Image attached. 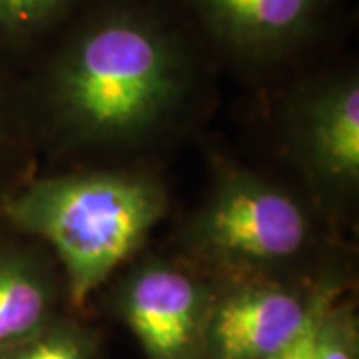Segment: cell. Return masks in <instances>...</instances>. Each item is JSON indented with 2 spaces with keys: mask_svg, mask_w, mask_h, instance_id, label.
Listing matches in <instances>:
<instances>
[{
  "mask_svg": "<svg viewBox=\"0 0 359 359\" xmlns=\"http://www.w3.org/2000/svg\"><path fill=\"white\" fill-rule=\"evenodd\" d=\"M308 240L306 210L282 188L245 174L224 180L196 219L198 245L228 264H280Z\"/></svg>",
  "mask_w": 359,
  "mask_h": 359,
  "instance_id": "3957f363",
  "label": "cell"
},
{
  "mask_svg": "<svg viewBox=\"0 0 359 359\" xmlns=\"http://www.w3.org/2000/svg\"><path fill=\"white\" fill-rule=\"evenodd\" d=\"M0 359H92V346L74 325L44 323L32 335L0 349Z\"/></svg>",
  "mask_w": 359,
  "mask_h": 359,
  "instance_id": "30bf717a",
  "label": "cell"
},
{
  "mask_svg": "<svg viewBox=\"0 0 359 359\" xmlns=\"http://www.w3.org/2000/svg\"><path fill=\"white\" fill-rule=\"evenodd\" d=\"M164 212L162 188L128 172L39 180L6 204L16 228L52 245L76 308L140 248Z\"/></svg>",
  "mask_w": 359,
  "mask_h": 359,
  "instance_id": "7a4b0ae2",
  "label": "cell"
},
{
  "mask_svg": "<svg viewBox=\"0 0 359 359\" xmlns=\"http://www.w3.org/2000/svg\"><path fill=\"white\" fill-rule=\"evenodd\" d=\"M194 34L176 0H92L46 52L48 100L80 138L142 136L192 86Z\"/></svg>",
  "mask_w": 359,
  "mask_h": 359,
  "instance_id": "6da1fadb",
  "label": "cell"
},
{
  "mask_svg": "<svg viewBox=\"0 0 359 359\" xmlns=\"http://www.w3.org/2000/svg\"><path fill=\"white\" fill-rule=\"evenodd\" d=\"M92 0H0V40L13 46L48 44Z\"/></svg>",
  "mask_w": 359,
  "mask_h": 359,
  "instance_id": "9c48e42d",
  "label": "cell"
},
{
  "mask_svg": "<svg viewBox=\"0 0 359 359\" xmlns=\"http://www.w3.org/2000/svg\"><path fill=\"white\" fill-rule=\"evenodd\" d=\"M302 144L311 166L325 180L359 178V84L346 72L325 78L306 96Z\"/></svg>",
  "mask_w": 359,
  "mask_h": 359,
  "instance_id": "52a82bcc",
  "label": "cell"
},
{
  "mask_svg": "<svg viewBox=\"0 0 359 359\" xmlns=\"http://www.w3.org/2000/svg\"><path fill=\"white\" fill-rule=\"evenodd\" d=\"M278 287H250L222 299L205 318L202 349L210 359H264L308 330L321 306Z\"/></svg>",
  "mask_w": 359,
  "mask_h": 359,
  "instance_id": "8992f818",
  "label": "cell"
},
{
  "mask_svg": "<svg viewBox=\"0 0 359 359\" xmlns=\"http://www.w3.org/2000/svg\"><path fill=\"white\" fill-rule=\"evenodd\" d=\"M122 316L150 359H194L208 311L202 285L166 264L138 269L120 297Z\"/></svg>",
  "mask_w": 359,
  "mask_h": 359,
  "instance_id": "5b68a950",
  "label": "cell"
},
{
  "mask_svg": "<svg viewBox=\"0 0 359 359\" xmlns=\"http://www.w3.org/2000/svg\"><path fill=\"white\" fill-rule=\"evenodd\" d=\"M311 359H358V330L347 308L321 311Z\"/></svg>",
  "mask_w": 359,
  "mask_h": 359,
  "instance_id": "8fae6325",
  "label": "cell"
},
{
  "mask_svg": "<svg viewBox=\"0 0 359 359\" xmlns=\"http://www.w3.org/2000/svg\"><path fill=\"white\" fill-rule=\"evenodd\" d=\"M52 306L50 285L20 262H0V349L40 330Z\"/></svg>",
  "mask_w": 359,
  "mask_h": 359,
  "instance_id": "ba28073f",
  "label": "cell"
},
{
  "mask_svg": "<svg viewBox=\"0 0 359 359\" xmlns=\"http://www.w3.org/2000/svg\"><path fill=\"white\" fill-rule=\"evenodd\" d=\"M325 304H327V299L323 297L316 318L309 323L308 330L304 334L299 335L297 339H294L292 344L282 347L280 351H276V353H271V355L264 359H311V355H313V344H316V334H318V323H320L321 311L325 308Z\"/></svg>",
  "mask_w": 359,
  "mask_h": 359,
  "instance_id": "7c38bea8",
  "label": "cell"
},
{
  "mask_svg": "<svg viewBox=\"0 0 359 359\" xmlns=\"http://www.w3.org/2000/svg\"><path fill=\"white\" fill-rule=\"evenodd\" d=\"M335 0H176L196 34L222 54L273 65L308 48Z\"/></svg>",
  "mask_w": 359,
  "mask_h": 359,
  "instance_id": "277c9868",
  "label": "cell"
}]
</instances>
